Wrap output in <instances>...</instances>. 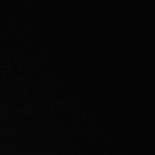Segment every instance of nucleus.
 I'll return each instance as SVG.
<instances>
[]
</instances>
